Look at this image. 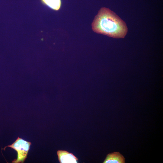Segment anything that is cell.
<instances>
[{
	"label": "cell",
	"mask_w": 163,
	"mask_h": 163,
	"mask_svg": "<svg viewBox=\"0 0 163 163\" xmlns=\"http://www.w3.org/2000/svg\"><path fill=\"white\" fill-rule=\"evenodd\" d=\"M91 27L96 33L115 38H124L128 32L125 22L114 12L105 7L99 11Z\"/></svg>",
	"instance_id": "6da1fadb"
},
{
	"label": "cell",
	"mask_w": 163,
	"mask_h": 163,
	"mask_svg": "<svg viewBox=\"0 0 163 163\" xmlns=\"http://www.w3.org/2000/svg\"><path fill=\"white\" fill-rule=\"evenodd\" d=\"M31 144V142L25 141L18 137L12 144L5 146L3 149L2 148V150H5L6 148L7 147L14 149L17 152V157L16 159L12 161V163H23L27 158Z\"/></svg>",
	"instance_id": "7a4b0ae2"
},
{
	"label": "cell",
	"mask_w": 163,
	"mask_h": 163,
	"mask_svg": "<svg viewBox=\"0 0 163 163\" xmlns=\"http://www.w3.org/2000/svg\"><path fill=\"white\" fill-rule=\"evenodd\" d=\"M58 160L61 163H77L78 159L72 153L65 150L57 151Z\"/></svg>",
	"instance_id": "3957f363"
},
{
	"label": "cell",
	"mask_w": 163,
	"mask_h": 163,
	"mask_svg": "<svg viewBox=\"0 0 163 163\" xmlns=\"http://www.w3.org/2000/svg\"><path fill=\"white\" fill-rule=\"evenodd\" d=\"M104 163H124V157L119 152H114L108 154Z\"/></svg>",
	"instance_id": "277c9868"
},
{
	"label": "cell",
	"mask_w": 163,
	"mask_h": 163,
	"mask_svg": "<svg viewBox=\"0 0 163 163\" xmlns=\"http://www.w3.org/2000/svg\"><path fill=\"white\" fill-rule=\"evenodd\" d=\"M42 2L52 9L59 10L61 8V0H41Z\"/></svg>",
	"instance_id": "5b68a950"
}]
</instances>
